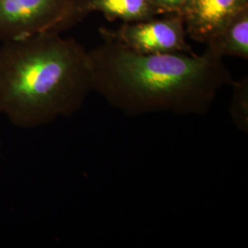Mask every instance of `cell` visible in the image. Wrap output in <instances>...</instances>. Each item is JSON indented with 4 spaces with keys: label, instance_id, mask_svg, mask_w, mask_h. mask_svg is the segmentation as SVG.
Instances as JSON below:
<instances>
[{
    "label": "cell",
    "instance_id": "obj_3",
    "mask_svg": "<svg viewBox=\"0 0 248 248\" xmlns=\"http://www.w3.org/2000/svg\"><path fill=\"white\" fill-rule=\"evenodd\" d=\"M90 0H0V43L47 32L61 33L78 25Z\"/></svg>",
    "mask_w": 248,
    "mask_h": 248
},
{
    "label": "cell",
    "instance_id": "obj_10",
    "mask_svg": "<svg viewBox=\"0 0 248 248\" xmlns=\"http://www.w3.org/2000/svg\"><path fill=\"white\" fill-rule=\"evenodd\" d=\"M0 155H1V142H0Z\"/></svg>",
    "mask_w": 248,
    "mask_h": 248
},
{
    "label": "cell",
    "instance_id": "obj_1",
    "mask_svg": "<svg viewBox=\"0 0 248 248\" xmlns=\"http://www.w3.org/2000/svg\"><path fill=\"white\" fill-rule=\"evenodd\" d=\"M93 91L125 115H204L233 78L209 51L145 54L110 40L88 51Z\"/></svg>",
    "mask_w": 248,
    "mask_h": 248
},
{
    "label": "cell",
    "instance_id": "obj_7",
    "mask_svg": "<svg viewBox=\"0 0 248 248\" xmlns=\"http://www.w3.org/2000/svg\"><path fill=\"white\" fill-rule=\"evenodd\" d=\"M89 11L99 12L110 21L119 19L123 23L161 16L152 0H90Z\"/></svg>",
    "mask_w": 248,
    "mask_h": 248
},
{
    "label": "cell",
    "instance_id": "obj_2",
    "mask_svg": "<svg viewBox=\"0 0 248 248\" xmlns=\"http://www.w3.org/2000/svg\"><path fill=\"white\" fill-rule=\"evenodd\" d=\"M93 92L88 51L47 32L0 45V115L35 129L83 108Z\"/></svg>",
    "mask_w": 248,
    "mask_h": 248
},
{
    "label": "cell",
    "instance_id": "obj_4",
    "mask_svg": "<svg viewBox=\"0 0 248 248\" xmlns=\"http://www.w3.org/2000/svg\"><path fill=\"white\" fill-rule=\"evenodd\" d=\"M164 17L123 23L115 30L101 28L103 39L110 40L137 53L145 54L193 53L186 42V28L177 13Z\"/></svg>",
    "mask_w": 248,
    "mask_h": 248
},
{
    "label": "cell",
    "instance_id": "obj_8",
    "mask_svg": "<svg viewBox=\"0 0 248 248\" xmlns=\"http://www.w3.org/2000/svg\"><path fill=\"white\" fill-rule=\"evenodd\" d=\"M232 95L229 114L235 128L242 133H248V78L246 77L231 84Z\"/></svg>",
    "mask_w": 248,
    "mask_h": 248
},
{
    "label": "cell",
    "instance_id": "obj_9",
    "mask_svg": "<svg viewBox=\"0 0 248 248\" xmlns=\"http://www.w3.org/2000/svg\"><path fill=\"white\" fill-rule=\"evenodd\" d=\"M189 0H152L160 15L179 13Z\"/></svg>",
    "mask_w": 248,
    "mask_h": 248
},
{
    "label": "cell",
    "instance_id": "obj_5",
    "mask_svg": "<svg viewBox=\"0 0 248 248\" xmlns=\"http://www.w3.org/2000/svg\"><path fill=\"white\" fill-rule=\"evenodd\" d=\"M248 0H189L179 14L187 37L206 45L242 9Z\"/></svg>",
    "mask_w": 248,
    "mask_h": 248
},
{
    "label": "cell",
    "instance_id": "obj_6",
    "mask_svg": "<svg viewBox=\"0 0 248 248\" xmlns=\"http://www.w3.org/2000/svg\"><path fill=\"white\" fill-rule=\"evenodd\" d=\"M206 50L223 59L226 56L248 60V7L242 9L206 44Z\"/></svg>",
    "mask_w": 248,
    "mask_h": 248
}]
</instances>
